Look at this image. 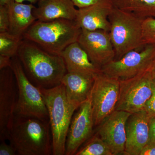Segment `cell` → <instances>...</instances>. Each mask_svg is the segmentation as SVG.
Wrapping results in <instances>:
<instances>
[{
    "label": "cell",
    "mask_w": 155,
    "mask_h": 155,
    "mask_svg": "<svg viewBox=\"0 0 155 155\" xmlns=\"http://www.w3.org/2000/svg\"><path fill=\"white\" fill-rule=\"evenodd\" d=\"M10 16L8 5L0 6V32L9 31Z\"/></svg>",
    "instance_id": "obj_24"
},
{
    "label": "cell",
    "mask_w": 155,
    "mask_h": 155,
    "mask_svg": "<svg viewBox=\"0 0 155 155\" xmlns=\"http://www.w3.org/2000/svg\"><path fill=\"white\" fill-rule=\"evenodd\" d=\"M113 0H104L85 8L78 9L75 21L81 29L110 31L109 16L114 8Z\"/></svg>",
    "instance_id": "obj_15"
},
{
    "label": "cell",
    "mask_w": 155,
    "mask_h": 155,
    "mask_svg": "<svg viewBox=\"0 0 155 155\" xmlns=\"http://www.w3.org/2000/svg\"><path fill=\"white\" fill-rule=\"evenodd\" d=\"M10 16L9 32L23 36L26 30L37 19L33 13L35 6L11 0L8 5Z\"/></svg>",
    "instance_id": "obj_19"
},
{
    "label": "cell",
    "mask_w": 155,
    "mask_h": 155,
    "mask_svg": "<svg viewBox=\"0 0 155 155\" xmlns=\"http://www.w3.org/2000/svg\"><path fill=\"white\" fill-rule=\"evenodd\" d=\"M152 89V94L146 104L144 110L146 111L151 117H155V80L154 79L153 80Z\"/></svg>",
    "instance_id": "obj_25"
},
{
    "label": "cell",
    "mask_w": 155,
    "mask_h": 155,
    "mask_svg": "<svg viewBox=\"0 0 155 155\" xmlns=\"http://www.w3.org/2000/svg\"><path fill=\"white\" fill-rule=\"evenodd\" d=\"M150 142L155 143V117H151L150 121Z\"/></svg>",
    "instance_id": "obj_30"
},
{
    "label": "cell",
    "mask_w": 155,
    "mask_h": 155,
    "mask_svg": "<svg viewBox=\"0 0 155 155\" xmlns=\"http://www.w3.org/2000/svg\"><path fill=\"white\" fill-rule=\"evenodd\" d=\"M142 37L145 45H155V17L143 20Z\"/></svg>",
    "instance_id": "obj_23"
},
{
    "label": "cell",
    "mask_w": 155,
    "mask_h": 155,
    "mask_svg": "<svg viewBox=\"0 0 155 155\" xmlns=\"http://www.w3.org/2000/svg\"><path fill=\"white\" fill-rule=\"evenodd\" d=\"M20 155L53 154L49 121L15 116L8 139Z\"/></svg>",
    "instance_id": "obj_2"
},
{
    "label": "cell",
    "mask_w": 155,
    "mask_h": 155,
    "mask_svg": "<svg viewBox=\"0 0 155 155\" xmlns=\"http://www.w3.org/2000/svg\"><path fill=\"white\" fill-rule=\"evenodd\" d=\"M109 20L110 24L109 33L116 54L114 60L145 45L142 37L143 19L114 7Z\"/></svg>",
    "instance_id": "obj_5"
},
{
    "label": "cell",
    "mask_w": 155,
    "mask_h": 155,
    "mask_svg": "<svg viewBox=\"0 0 155 155\" xmlns=\"http://www.w3.org/2000/svg\"><path fill=\"white\" fill-rule=\"evenodd\" d=\"M115 8L144 19L155 17V0H113Z\"/></svg>",
    "instance_id": "obj_20"
},
{
    "label": "cell",
    "mask_w": 155,
    "mask_h": 155,
    "mask_svg": "<svg viewBox=\"0 0 155 155\" xmlns=\"http://www.w3.org/2000/svg\"><path fill=\"white\" fill-rule=\"evenodd\" d=\"M95 76L76 72H67L61 83L65 87L70 102L80 106L88 99L94 83Z\"/></svg>",
    "instance_id": "obj_17"
},
{
    "label": "cell",
    "mask_w": 155,
    "mask_h": 155,
    "mask_svg": "<svg viewBox=\"0 0 155 155\" xmlns=\"http://www.w3.org/2000/svg\"><path fill=\"white\" fill-rule=\"evenodd\" d=\"M78 9L85 8L104 0H71Z\"/></svg>",
    "instance_id": "obj_27"
},
{
    "label": "cell",
    "mask_w": 155,
    "mask_h": 155,
    "mask_svg": "<svg viewBox=\"0 0 155 155\" xmlns=\"http://www.w3.org/2000/svg\"><path fill=\"white\" fill-rule=\"evenodd\" d=\"M75 155H113L108 145L96 134L86 141Z\"/></svg>",
    "instance_id": "obj_21"
},
{
    "label": "cell",
    "mask_w": 155,
    "mask_h": 155,
    "mask_svg": "<svg viewBox=\"0 0 155 155\" xmlns=\"http://www.w3.org/2000/svg\"><path fill=\"white\" fill-rule=\"evenodd\" d=\"M39 88L42 94L48 113L53 154L65 155L69 126L74 112L79 106L69 101L62 83L52 88Z\"/></svg>",
    "instance_id": "obj_3"
},
{
    "label": "cell",
    "mask_w": 155,
    "mask_h": 155,
    "mask_svg": "<svg viewBox=\"0 0 155 155\" xmlns=\"http://www.w3.org/2000/svg\"><path fill=\"white\" fill-rule=\"evenodd\" d=\"M17 85L11 67L0 70V139H8L14 124L17 103Z\"/></svg>",
    "instance_id": "obj_10"
},
{
    "label": "cell",
    "mask_w": 155,
    "mask_h": 155,
    "mask_svg": "<svg viewBox=\"0 0 155 155\" xmlns=\"http://www.w3.org/2000/svg\"><path fill=\"white\" fill-rule=\"evenodd\" d=\"M33 13L37 20L64 19L75 20L78 10L71 0H39Z\"/></svg>",
    "instance_id": "obj_16"
},
{
    "label": "cell",
    "mask_w": 155,
    "mask_h": 155,
    "mask_svg": "<svg viewBox=\"0 0 155 155\" xmlns=\"http://www.w3.org/2000/svg\"><path fill=\"white\" fill-rule=\"evenodd\" d=\"M12 58L8 56L0 55V70L11 67Z\"/></svg>",
    "instance_id": "obj_29"
},
{
    "label": "cell",
    "mask_w": 155,
    "mask_h": 155,
    "mask_svg": "<svg viewBox=\"0 0 155 155\" xmlns=\"http://www.w3.org/2000/svg\"><path fill=\"white\" fill-rule=\"evenodd\" d=\"M155 60V45H145L142 50L130 51L101 68L105 75L125 80L150 70Z\"/></svg>",
    "instance_id": "obj_8"
},
{
    "label": "cell",
    "mask_w": 155,
    "mask_h": 155,
    "mask_svg": "<svg viewBox=\"0 0 155 155\" xmlns=\"http://www.w3.org/2000/svg\"><path fill=\"white\" fill-rule=\"evenodd\" d=\"M151 117L145 110L131 114L126 123L124 155H140L150 142Z\"/></svg>",
    "instance_id": "obj_14"
},
{
    "label": "cell",
    "mask_w": 155,
    "mask_h": 155,
    "mask_svg": "<svg viewBox=\"0 0 155 155\" xmlns=\"http://www.w3.org/2000/svg\"><path fill=\"white\" fill-rule=\"evenodd\" d=\"M17 152L15 148L10 143H6L5 140L1 141L0 145V155H15Z\"/></svg>",
    "instance_id": "obj_26"
},
{
    "label": "cell",
    "mask_w": 155,
    "mask_h": 155,
    "mask_svg": "<svg viewBox=\"0 0 155 155\" xmlns=\"http://www.w3.org/2000/svg\"><path fill=\"white\" fill-rule=\"evenodd\" d=\"M150 72L153 78L155 80V60L153 64L152 67L151 68Z\"/></svg>",
    "instance_id": "obj_32"
},
{
    "label": "cell",
    "mask_w": 155,
    "mask_h": 155,
    "mask_svg": "<svg viewBox=\"0 0 155 155\" xmlns=\"http://www.w3.org/2000/svg\"><path fill=\"white\" fill-rule=\"evenodd\" d=\"M15 1L20 3H23L25 1H27V2H29L31 4H35L38 2L39 0H15Z\"/></svg>",
    "instance_id": "obj_31"
},
{
    "label": "cell",
    "mask_w": 155,
    "mask_h": 155,
    "mask_svg": "<svg viewBox=\"0 0 155 155\" xmlns=\"http://www.w3.org/2000/svg\"><path fill=\"white\" fill-rule=\"evenodd\" d=\"M140 155H155V143H149L142 150Z\"/></svg>",
    "instance_id": "obj_28"
},
{
    "label": "cell",
    "mask_w": 155,
    "mask_h": 155,
    "mask_svg": "<svg viewBox=\"0 0 155 155\" xmlns=\"http://www.w3.org/2000/svg\"><path fill=\"white\" fill-rule=\"evenodd\" d=\"M94 126L90 98L81 104L74 114L67 134L65 155H75L92 136Z\"/></svg>",
    "instance_id": "obj_11"
},
{
    "label": "cell",
    "mask_w": 155,
    "mask_h": 155,
    "mask_svg": "<svg viewBox=\"0 0 155 155\" xmlns=\"http://www.w3.org/2000/svg\"><path fill=\"white\" fill-rule=\"evenodd\" d=\"M77 41L92 62L101 69L115 59L116 54L109 31L81 29Z\"/></svg>",
    "instance_id": "obj_12"
},
{
    "label": "cell",
    "mask_w": 155,
    "mask_h": 155,
    "mask_svg": "<svg viewBox=\"0 0 155 155\" xmlns=\"http://www.w3.org/2000/svg\"><path fill=\"white\" fill-rule=\"evenodd\" d=\"M153 80L150 69L131 78L119 81V97L115 110L131 114L144 110L152 94Z\"/></svg>",
    "instance_id": "obj_7"
},
{
    "label": "cell",
    "mask_w": 155,
    "mask_h": 155,
    "mask_svg": "<svg viewBox=\"0 0 155 155\" xmlns=\"http://www.w3.org/2000/svg\"><path fill=\"white\" fill-rule=\"evenodd\" d=\"M29 80L38 87L50 88L61 84L67 73L61 55L48 52L23 38L17 55Z\"/></svg>",
    "instance_id": "obj_1"
},
{
    "label": "cell",
    "mask_w": 155,
    "mask_h": 155,
    "mask_svg": "<svg viewBox=\"0 0 155 155\" xmlns=\"http://www.w3.org/2000/svg\"><path fill=\"white\" fill-rule=\"evenodd\" d=\"M131 114L125 111H114L98 126L97 133L108 145L113 155H124L126 123Z\"/></svg>",
    "instance_id": "obj_13"
},
{
    "label": "cell",
    "mask_w": 155,
    "mask_h": 155,
    "mask_svg": "<svg viewBox=\"0 0 155 155\" xmlns=\"http://www.w3.org/2000/svg\"><path fill=\"white\" fill-rule=\"evenodd\" d=\"M119 81L101 72L95 76L90 99L94 126L99 125L116 110L119 100Z\"/></svg>",
    "instance_id": "obj_9"
},
{
    "label": "cell",
    "mask_w": 155,
    "mask_h": 155,
    "mask_svg": "<svg viewBox=\"0 0 155 155\" xmlns=\"http://www.w3.org/2000/svg\"><path fill=\"white\" fill-rule=\"evenodd\" d=\"M10 1L11 0H0V6L8 5Z\"/></svg>",
    "instance_id": "obj_33"
},
{
    "label": "cell",
    "mask_w": 155,
    "mask_h": 155,
    "mask_svg": "<svg viewBox=\"0 0 155 155\" xmlns=\"http://www.w3.org/2000/svg\"><path fill=\"white\" fill-rule=\"evenodd\" d=\"M11 67L18 92L15 116L48 120V113L42 94L27 77L17 56L12 58Z\"/></svg>",
    "instance_id": "obj_6"
},
{
    "label": "cell",
    "mask_w": 155,
    "mask_h": 155,
    "mask_svg": "<svg viewBox=\"0 0 155 155\" xmlns=\"http://www.w3.org/2000/svg\"><path fill=\"white\" fill-rule=\"evenodd\" d=\"M23 37L7 31L0 32V55L12 58L17 55Z\"/></svg>",
    "instance_id": "obj_22"
},
{
    "label": "cell",
    "mask_w": 155,
    "mask_h": 155,
    "mask_svg": "<svg viewBox=\"0 0 155 155\" xmlns=\"http://www.w3.org/2000/svg\"><path fill=\"white\" fill-rule=\"evenodd\" d=\"M67 72H76L95 76L101 72L94 64L85 51L78 41L68 46L61 53Z\"/></svg>",
    "instance_id": "obj_18"
},
{
    "label": "cell",
    "mask_w": 155,
    "mask_h": 155,
    "mask_svg": "<svg viewBox=\"0 0 155 155\" xmlns=\"http://www.w3.org/2000/svg\"><path fill=\"white\" fill-rule=\"evenodd\" d=\"M81 31L75 20H36L23 36V38L34 43L48 52L61 55L68 46L78 41Z\"/></svg>",
    "instance_id": "obj_4"
}]
</instances>
